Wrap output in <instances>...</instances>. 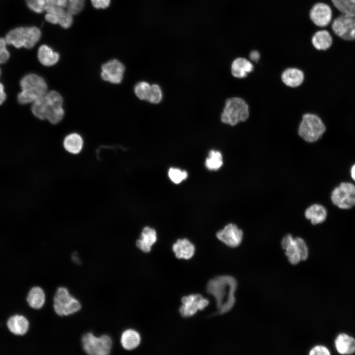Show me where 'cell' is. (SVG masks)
I'll use <instances>...</instances> for the list:
<instances>
[{
    "label": "cell",
    "mask_w": 355,
    "mask_h": 355,
    "mask_svg": "<svg viewBox=\"0 0 355 355\" xmlns=\"http://www.w3.org/2000/svg\"><path fill=\"white\" fill-rule=\"evenodd\" d=\"M157 240L155 230L150 227H145L141 233V238L136 242L137 247L144 252H149Z\"/></svg>",
    "instance_id": "e0dca14e"
},
{
    "label": "cell",
    "mask_w": 355,
    "mask_h": 355,
    "mask_svg": "<svg viewBox=\"0 0 355 355\" xmlns=\"http://www.w3.org/2000/svg\"><path fill=\"white\" fill-rule=\"evenodd\" d=\"M51 5L66 7L68 0H49Z\"/></svg>",
    "instance_id": "ab89813d"
},
{
    "label": "cell",
    "mask_w": 355,
    "mask_h": 355,
    "mask_svg": "<svg viewBox=\"0 0 355 355\" xmlns=\"http://www.w3.org/2000/svg\"><path fill=\"white\" fill-rule=\"evenodd\" d=\"M305 215L313 224H320L325 220L327 217V211L322 205L314 204L306 209Z\"/></svg>",
    "instance_id": "603a6c76"
},
{
    "label": "cell",
    "mask_w": 355,
    "mask_h": 355,
    "mask_svg": "<svg viewBox=\"0 0 355 355\" xmlns=\"http://www.w3.org/2000/svg\"><path fill=\"white\" fill-rule=\"evenodd\" d=\"M162 98L161 89L157 84L151 85L150 90L146 101L153 104L159 103Z\"/></svg>",
    "instance_id": "e575fe53"
},
{
    "label": "cell",
    "mask_w": 355,
    "mask_h": 355,
    "mask_svg": "<svg viewBox=\"0 0 355 355\" xmlns=\"http://www.w3.org/2000/svg\"><path fill=\"white\" fill-rule=\"evenodd\" d=\"M248 116V106L245 101L241 98L233 97L226 101L221 120L225 124L235 126L245 121Z\"/></svg>",
    "instance_id": "277c9868"
},
{
    "label": "cell",
    "mask_w": 355,
    "mask_h": 355,
    "mask_svg": "<svg viewBox=\"0 0 355 355\" xmlns=\"http://www.w3.org/2000/svg\"><path fill=\"white\" fill-rule=\"evenodd\" d=\"M295 244L300 255L301 260H305L308 256V248L305 241L300 237L294 238Z\"/></svg>",
    "instance_id": "d590c367"
},
{
    "label": "cell",
    "mask_w": 355,
    "mask_h": 355,
    "mask_svg": "<svg viewBox=\"0 0 355 355\" xmlns=\"http://www.w3.org/2000/svg\"><path fill=\"white\" fill-rule=\"evenodd\" d=\"M310 16L311 20L317 26L325 27L328 25L332 19V10L329 5L324 3L315 4L312 8Z\"/></svg>",
    "instance_id": "5bb4252c"
},
{
    "label": "cell",
    "mask_w": 355,
    "mask_h": 355,
    "mask_svg": "<svg viewBox=\"0 0 355 355\" xmlns=\"http://www.w3.org/2000/svg\"><path fill=\"white\" fill-rule=\"evenodd\" d=\"M330 353L325 347L318 345L313 348L309 352L310 355H329Z\"/></svg>",
    "instance_id": "8d00e7d4"
},
{
    "label": "cell",
    "mask_w": 355,
    "mask_h": 355,
    "mask_svg": "<svg viewBox=\"0 0 355 355\" xmlns=\"http://www.w3.org/2000/svg\"><path fill=\"white\" fill-rule=\"evenodd\" d=\"M7 326L9 331L14 334L23 335L29 329V322L24 316L16 315L8 320Z\"/></svg>",
    "instance_id": "ffe728a7"
},
{
    "label": "cell",
    "mask_w": 355,
    "mask_h": 355,
    "mask_svg": "<svg viewBox=\"0 0 355 355\" xmlns=\"http://www.w3.org/2000/svg\"><path fill=\"white\" fill-rule=\"evenodd\" d=\"M44 96L33 103L31 106V111L33 115L40 120L45 119L48 107Z\"/></svg>",
    "instance_id": "f1b7e54d"
},
{
    "label": "cell",
    "mask_w": 355,
    "mask_h": 355,
    "mask_svg": "<svg viewBox=\"0 0 355 355\" xmlns=\"http://www.w3.org/2000/svg\"><path fill=\"white\" fill-rule=\"evenodd\" d=\"M20 86L21 91L17 95V101L22 105L32 104L48 91L44 79L35 73H29L23 77Z\"/></svg>",
    "instance_id": "7a4b0ae2"
},
{
    "label": "cell",
    "mask_w": 355,
    "mask_h": 355,
    "mask_svg": "<svg viewBox=\"0 0 355 355\" xmlns=\"http://www.w3.org/2000/svg\"><path fill=\"white\" fill-rule=\"evenodd\" d=\"M335 346L340 354H353L355 352V339L347 334L340 333L335 340Z\"/></svg>",
    "instance_id": "d6986e66"
},
{
    "label": "cell",
    "mask_w": 355,
    "mask_h": 355,
    "mask_svg": "<svg viewBox=\"0 0 355 355\" xmlns=\"http://www.w3.org/2000/svg\"><path fill=\"white\" fill-rule=\"evenodd\" d=\"M151 85L147 82L142 81L138 83L134 88L137 97L142 100H146L150 90Z\"/></svg>",
    "instance_id": "d6a6232c"
},
{
    "label": "cell",
    "mask_w": 355,
    "mask_h": 355,
    "mask_svg": "<svg viewBox=\"0 0 355 355\" xmlns=\"http://www.w3.org/2000/svg\"><path fill=\"white\" fill-rule=\"evenodd\" d=\"M37 56L39 62L46 67L55 65L60 59L59 54L46 44H42L38 47Z\"/></svg>",
    "instance_id": "9a60e30c"
},
{
    "label": "cell",
    "mask_w": 355,
    "mask_h": 355,
    "mask_svg": "<svg viewBox=\"0 0 355 355\" xmlns=\"http://www.w3.org/2000/svg\"><path fill=\"white\" fill-rule=\"evenodd\" d=\"M334 33L346 40H355V17L342 14L334 20L332 24Z\"/></svg>",
    "instance_id": "9c48e42d"
},
{
    "label": "cell",
    "mask_w": 355,
    "mask_h": 355,
    "mask_svg": "<svg viewBox=\"0 0 355 355\" xmlns=\"http://www.w3.org/2000/svg\"><path fill=\"white\" fill-rule=\"evenodd\" d=\"M63 144L65 149L69 152L77 154L82 149L83 141L79 134L71 133L65 138Z\"/></svg>",
    "instance_id": "cb8c5ba5"
},
{
    "label": "cell",
    "mask_w": 355,
    "mask_h": 355,
    "mask_svg": "<svg viewBox=\"0 0 355 355\" xmlns=\"http://www.w3.org/2000/svg\"><path fill=\"white\" fill-rule=\"evenodd\" d=\"M351 175L353 180L355 181V164H354L351 168Z\"/></svg>",
    "instance_id": "ee69618b"
},
{
    "label": "cell",
    "mask_w": 355,
    "mask_h": 355,
    "mask_svg": "<svg viewBox=\"0 0 355 355\" xmlns=\"http://www.w3.org/2000/svg\"><path fill=\"white\" fill-rule=\"evenodd\" d=\"M10 57V53L7 47L0 49V64L6 62Z\"/></svg>",
    "instance_id": "f35d334b"
},
{
    "label": "cell",
    "mask_w": 355,
    "mask_h": 355,
    "mask_svg": "<svg viewBox=\"0 0 355 355\" xmlns=\"http://www.w3.org/2000/svg\"><path fill=\"white\" fill-rule=\"evenodd\" d=\"M312 42L314 46L320 50H325L332 45V38L326 30H320L313 36Z\"/></svg>",
    "instance_id": "484cf974"
},
{
    "label": "cell",
    "mask_w": 355,
    "mask_h": 355,
    "mask_svg": "<svg viewBox=\"0 0 355 355\" xmlns=\"http://www.w3.org/2000/svg\"><path fill=\"white\" fill-rule=\"evenodd\" d=\"M124 71V65L117 59H112L102 66L101 76L106 81L119 84L123 79Z\"/></svg>",
    "instance_id": "7c38bea8"
},
{
    "label": "cell",
    "mask_w": 355,
    "mask_h": 355,
    "mask_svg": "<svg viewBox=\"0 0 355 355\" xmlns=\"http://www.w3.org/2000/svg\"><path fill=\"white\" fill-rule=\"evenodd\" d=\"M223 164L222 156L217 150H212L206 159L205 165L208 170L215 171L220 168Z\"/></svg>",
    "instance_id": "f546056e"
},
{
    "label": "cell",
    "mask_w": 355,
    "mask_h": 355,
    "mask_svg": "<svg viewBox=\"0 0 355 355\" xmlns=\"http://www.w3.org/2000/svg\"><path fill=\"white\" fill-rule=\"evenodd\" d=\"M71 0H68V1H71Z\"/></svg>",
    "instance_id": "f6af8a7d"
},
{
    "label": "cell",
    "mask_w": 355,
    "mask_h": 355,
    "mask_svg": "<svg viewBox=\"0 0 355 355\" xmlns=\"http://www.w3.org/2000/svg\"><path fill=\"white\" fill-rule=\"evenodd\" d=\"M216 237L227 246L235 248L241 243L243 232L236 225L230 223L217 232Z\"/></svg>",
    "instance_id": "4fadbf2b"
},
{
    "label": "cell",
    "mask_w": 355,
    "mask_h": 355,
    "mask_svg": "<svg viewBox=\"0 0 355 355\" xmlns=\"http://www.w3.org/2000/svg\"><path fill=\"white\" fill-rule=\"evenodd\" d=\"M47 105L45 119L52 124L59 123L63 119L65 113L63 106L50 105L48 103Z\"/></svg>",
    "instance_id": "83f0119b"
},
{
    "label": "cell",
    "mask_w": 355,
    "mask_h": 355,
    "mask_svg": "<svg viewBox=\"0 0 355 355\" xmlns=\"http://www.w3.org/2000/svg\"><path fill=\"white\" fill-rule=\"evenodd\" d=\"M325 131V126L318 116L312 113L303 115L298 134L304 141L315 142L321 137Z\"/></svg>",
    "instance_id": "5b68a950"
},
{
    "label": "cell",
    "mask_w": 355,
    "mask_h": 355,
    "mask_svg": "<svg viewBox=\"0 0 355 355\" xmlns=\"http://www.w3.org/2000/svg\"><path fill=\"white\" fill-rule=\"evenodd\" d=\"M282 80L286 86L296 87L300 86L303 82V72L296 68H288L282 74Z\"/></svg>",
    "instance_id": "7402d4cb"
},
{
    "label": "cell",
    "mask_w": 355,
    "mask_h": 355,
    "mask_svg": "<svg viewBox=\"0 0 355 355\" xmlns=\"http://www.w3.org/2000/svg\"><path fill=\"white\" fill-rule=\"evenodd\" d=\"M173 250L178 258L189 259L194 254L195 247L188 239H180L173 245Z\"/></svg>",
    "instance_id": "ac0fdd59"
},
{
    "label": "cell",
    "mask_w": 355,
    "mask_h": 355,
    "mask_svg": "<svg viewBox=\"0 0 355 355\" xmlns=\"http://www.w3.org/2000/svg\"><path fill=\"white\" fill-rule=\"evenodd\" d=\"M237 285V280L230 276H217L209 281L207 291L215 299L219 314H225L233 307Z\"/></svg>",
    "instance_id": "6da1fadb"
},
{
    "label": "cell",
    "mask_w": 355,
    "mask_h": 355,
    "mask_svg": "<svg viewBox=\"0 0 355 355\" xmlns=\"http://www.w3.org/2000/svg\"><path fill=\"white\" fill-rule=\"evenodd\" d=\"M53 308L59 316H68L79 311L80 302L72 296L68 289L64 287L58 288L53 299Z\"/></svg>",
    "instance_id": "8992f818"
},
{
    "label": "cell",
    "mask_w": 355,
    "mask_h": 355,
    "mask_svg": "<svg viewBox=\"0 0 355 355\" xmlns=\"http://www.w3.org/2000/svg\"><path fill=\"white\" fill-rule=\"evenodd\" d=\"M6 98L3 84L0 83V105L2 104Z\"/></svg>",
    "instance_id": "60d3db41"
},
{
    "label": "cell",
    "mask_w": 355,
    "mask_h": 355,
    "mask_svg": "<svg viewBox=\"0 0 355 355\" xmlns=\"http://www.w3.org/2000/svg\"><path fill=\"white\" fill-rule=\"evenodd\" d=\"M231 69V73L234 77L242 78L253 71V66L248 59L240 57L234 60Z\"/></svg>",
    "instance_id": "44dd1931"
},
{
    "label": "cell",
    "mask_w": 355,
    "mask_h": 355,
    "mask_svg": "<svg viewBox=\"0 0 355 355\" xmlns=\"http://www.w3.org/2000/svg\"><path fill=\"white\" fill-rule=\"evenodd\" d=\"M334 6L343 14L355 17V0H331Z\"/></svg>",
    "instance_id": "4dcf8cb0"
},
{
    "label": "cell",
    "mask_w": 355,
    "mask_h": 355,
    "mask_svg": "<svg viewBox=\"0 0 355 355\" xmlns=\"http://www.w3.org/2000/svg\"><path fill=\"white\" fill-rule=\"evenodd\" d=\"M45 295L43 290L40 287L35 286L29 291L27 301L29 306L35 309H39L43 306Z\"/></svg>",
    "instance_id": "d4e9b609"
},
{
    "label": "cell",
    "mask_w": 355,
    "mask_h": 355,
    "mask_svg": "<svg viewBox=\"0 0 355 355\" xmlns=\"http://www.w3.org/2000/svg\"><path fill=\"white\" fill-rule=\"evenodd\" d=\"M45 12V19L51 24L68 29L73 23V14L67 8L50 4Z\"/></svg>",
    "instance_id": "30bf717a"
},
{
    "label": "cell",
    "mask_w": 355,
    "mask_h": 355,
    "mask_svg": "<svg viewBox=\"0 0 355 355\" xmlns=\"http://www.w3.org/2000/svg\"><path fill=\"white\" fill-rule=\"evenodd\" d=\"M181 302L182 305L179 308V313L184 318L193 316L198 310H203L209 304V301L199 294L183 296Z\"/></svg>",
    "instance_id": "8fae6325"
},
{
    "label": "cell",
    "mask_w": 355,
    "mask_h": 355,
    "mask_svg": "<svg viewBox=\"0 0 355 355\" xmlns=\"http://www.w3.org/2000/svg\"><path fill=\"white\" fill-rule=\"evenodd\" d=\"M281 245L285 250L288 261L293 265L298 264L301 260L298 250L295 244L294 238L290 234L285 235L282 239Z\"/></svg>",
    "instance_id": "2e32d148"
},
{
    "label": "cell",
    "mask_w": 355,
    "mask_h": 355,
    "mask_svg": "<svg viewBox=\"0 0 355 355\" xmlns=\"http://www.w3.org/2000/svg\"></svg>",
    "instance_id": "bcb514c9"
},
{
    "label": "cell",
    "mask_w": 355,
    "mask_h": 355,
    "mask_svg": "<svg viewBox=\"0 0 355 355\" xmlns=\"http://www.w3.org/2000/svg\"><path fill=\"white\" fill-rule=\"evenodd\" d=\"M26 3L31 10L38 14L45 11L50 4L49 0H26Z\"/></svg>",
    "instance_id": "1f68e13d"
},
{
    "label": "cell",
    "mask_w": 355,
    "mask_h": 355,
    "mask_svg": "<svg viewBox=\"0 0 355 355\" xmlns=\"http://www.w3.org/2000/svg\"><path fill=\"white\" fill-rule=\"evenodd\" d=\"M168 176L174 183L178 184L187 178L188 174L186 171L178 168H171L168 171Z\"/></svg>",
    "instance_id": "836d02e7"
},
{
    "label": "cell",
    "mask_w": 355,
    "mask_h": 355,
    "mask_svg": "<svg viewBox=\"0 0 355 355\" xmlns=\"http://www.w3.org/2000/svg\"><path fill=\"white\" fill-rule=\"evenodd\" d=\"M41 36L40 30L36 26H20L9 31L5 36L7 45L16 48H33Z\"/></svg>",
    "instance_id": "3957f363"
},
{
    "label": "cell",
    "mask_w": 355,
    "mask_h": 355,
    "mask_svg": "<svg viewBox=\"0 0 355 355\" xmlns=\"http://www.w3.org/2000/svg\"><path fill=\"white\" fill-rule=\"evenodd\" d=\"M82 343L84 351L90 355H108L112 347V340L107 335L96 337L92 333L83 335Z\"/></svg>",
    "instance_id": "52a82bcc"
},
{
    "label": "cell",
    "mask_w": 355,
    "mask_h": 355,
    "mask_svg": "<svg viewBox=\"0 0 355 355\" xmlns=\"http://www.w3.org/2000/svg\"><path fill=\"white\" fill-rule=\"evenodd\" d=\"M120 341L122 347L125 349L132 350L139 345L141 337L136 331L130 329L123 332Z\"/></svg>",
    "instance_id": "4316f807"
},
{
    "label": "cell",
    "mask_w": 355,
    "mask_h": 355,
    "mask_svg": "<svg viewBox=\"0 0 355 355\" xmlns=\"http://www.w3.org/2000/svg\"><path fill=\"white\" fill-rule=\"evenodd\" d=\"M332 203L341 209H349L355 205V185L348 182H343L335 188L332 192Z\"/></svg>",
    "instance_id": "ba28073f"
},
{
    "label": "cell",
    "mask_w": 355,
    "mask_h": 355,
    "mask_svg": "<svg viewBox=\"0 0 355 355\" xmlns=\"http://www.w3.org/2000/svg\"><path fill=\"white\" fill-rule=\"evenodd\" d=\"M249 58L252 61L257 62L260 58V54L257 51H252L249 54Z\"/></svg>",
    "instance_id": "b9f144b4"
},
{
    "label": "cell",
    "mask_w": 355,
    "mask_h": 355,
    "mask_svg": "<svg viewBox=\"0 0 355 355\" xmlns=\"http://www.w3.org/2000/svg\"><path fill=\"white\" fill-rule=\"evenodd\" d=\"M92 6L98 9H104L110 4L111 0H90Z\"/></svg>",
    "instance_id": "74e56055"
},
{
    "label": "cell",
    "mask_w": 355,
    "mask_h": 355,
    "mask_svg": "<svg viewBox=\"0 0 355 355\" xmlns=\"http://www.w3.org/2000/svg\"><path fill=\"white\" fill-rule=\"evenodd\" d=\"M7 43L5 37H0V49L7 47Z\"/></svg>",
    "instance_id": "7bdbcfd3"
}]
</instances>
